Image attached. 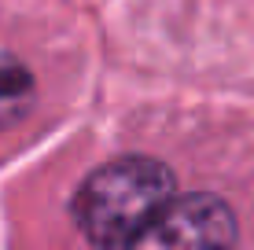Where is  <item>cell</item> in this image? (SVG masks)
<instances>
[{
    "label": "cell",
    "instance_id": "cell-1",
    "mask_svg": "<svg viewBox=\"0 0 254 250\" xmlns=\"http://www.w3.org/2000/svg\"><path fill=\"white\" fill-rule=\"evenodd\" d=\"M173 199L177 195L170 166L147 154H122L96 166L77 184L70 199V217L92 247L129 250Z\"/></svg>",
    "mask_w": 254,
    "mask_h": 250
},
{
    "label": "cell",
    "instance_id": "cell-2",
    "mask_svg": "<svg viewBox=\"0 0 254 250\" xmlns=\"http://www.w3.org/2000/svg\"><path fill=\"white\" fill-rule=\"evenodd\" d=\"M236 213L210 192L177 195L129 250H232Z\"/></svg>",
    "mask_w": 254,
    "mask_h": 250
},
{
    "label": "cell",
    "instance_id": "cell-3",
    "mask_svg": "<svg viewBox=\"0 0 254 250\" xmlns=\"http://www.w3.org/2000/svg\"><path fill=\"white\" fill-rule=\"evenodd\" d=\"M37 103V81L33 70L11 51H0V133L22 122Z\"/></svg>",
    "mask_w": 254,
    "mask_h": 250
}]
</instances>
